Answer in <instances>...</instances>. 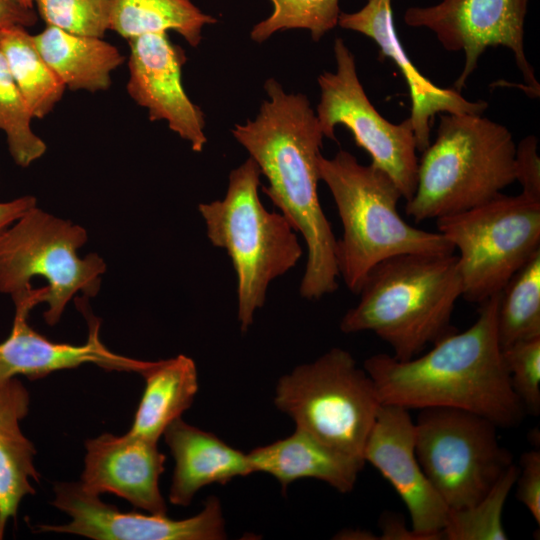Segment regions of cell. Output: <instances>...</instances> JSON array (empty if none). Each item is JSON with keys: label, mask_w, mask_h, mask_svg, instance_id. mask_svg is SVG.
Instances as JSON below:
<instances>
[{"label": "cell", "mask_w": 540, "mask_h": 540, "mask_svg": "<svg viewBox=\"0 0 540 540\" xmlns=\"http://www.w3.org/2000/svg\"><path fill=\"white\" fill-rule=\"evenodd\" d=\"M267 99L254 120L236 124L234 138L249 153L268 186L263 192L299 232L307 247L300 295L317 300L337 290V240L318 196L323 133L306 95L286 93L269 78Z\"/></svg>", "instance_id": "6da1fadb"}, {"label": "cell", "mask_w": 540, "mask_h": 540, "mask_svg": "<svg viewBox=\"0 0 540 540\" xmlns=\"http://www.w3.org/2000/svg\"><path fill=\"white\" fill-rule=\"evenodd\" d=\"M500 292L480 304L477 320L423 355L400 361L380 353L364 361L381 404L407 410L446 407L478 414L498 428L521 424L526 411L512 389L497 335Z\"/></svg>", "instance_id": "7a4b0ae2"}, {"label": "cell", "mask_w": 540, "mask_h": 540, "mask_svg": "<svg viewBox=\"0 0 540 540\" xmlns=\"http://www.w3.org/2000/svg\"><path fill=\"white\" fill-rule=\"evenodd\" d=\"M357 295L358 304L341 319V331H371L390 346L394 358L410 360L457 331L451 324L462 296L457 255L388 258L372 268Z\"/></svg>", "instance_id": "3957f363"}, {"label": "cell", "mask_w": 540, "mask_h": 540, "mask_svg": "<svg viewBox=\"0 0 540 540\" xmlns=\"http://www.w3.org/2000/svg\"><path fill=\"white\" fill-rule=\"evenodd\" d=\"M320 180L329 188L343 227L337 240L339 277L358 294L380 262L402 254H452L453 245L438 231L408 224L397 210L403 198L391 177L373 164L363 165L345 150L318 160Z\"/></svg>", "instance_id": "277c9868"}, {"label": "cell", "mask_w": 540, "mask_h": 540, "mask_svg": "<svg viewBox=\"0 0 540 540\" xmlns=\"http://www.w3.org/2000/svg\"><path fill=\"white\" fill-rule=\"evenodd\" d=\"M515 149L508 128L482 114L440 113L406 214L416 222L437 220L495 198L515 182Z\"/></svg>", "instance_id": "5b68a950"}, {"label": "cell", "mask_w": 540, "mask_h": 540, "mask_svg": "<svg viewBox=\"0 0 540 540\" xmlns=\"http://www.w3.org/2000/svg\"><path fill=\"white\" fill-rule=\"evenodd\" d=\"M261 171L248 158L229 174L222 200L200 203L198 210L213 246L224 249L237 278V317L247 332L263 307L267 289L293 268L302 256L296 231L280 212L260 201Z\"/></svg>", "instance_id": "8992f818"}, {"label": "cell", "mask_w": 540, "mask_h": 540, "mask_svg": "<svg viewBox=\"0 0 540 540\" xmlns=\"http://www.w3.org/2000/svg\"><path fill=\"white\" fill-rule=\"evenodd\" d=\"M87 240L81 225L34 206L0 232V292L13 299L33 288L32 278H44L40 304L48 305L43 316L54 326L77 293L100 290L106 263L97 253L79 256Z\"/></svg>", "instance_id": "52a82bcc"}, {"label": "cell", "mask_w": 540, "mask_h": 540, "mask_svg": "<svg viewBox=\"0 0 540 540\" xmlns=\"http://www.w3.org/2000/svg\"><path fill=\"white\" fill-rule=\"evenodd\" d=\"M274 403L296 427L362 459L381 405L369 374L341 348H332L282 376Z\"/></svg>", "instance_id": "ba28073f"}, {"label": "cell", "mask_w": 540, "mask_h": 540, "mask_svg": "<svg viewBox=\"0 0 540 540\" xmlns=\"http://www.w3.org/2000/svg\"><path fill=\"white\" fill-rule=\"evenodd\" d=\"M437 231L458 251L462 296L481 304L500 292L540 250V200L504 195L438 218Z\"/></svg>", "instance_id": "9c48e42d"}, {"label": "cell", "mask_w": 540, "mask_h": 540, "mask_svg": "<svg viewBox=\"0 0 540 540\" xmlns=\"http://www.w3.org/2000/svg\"><path fill=\"white\" fill-rule=\"evenodd\" d=\"M490 420L461 409H421L415 452L428 480L450 510L485 496L513 463Z\"/></svg>", "instance_id": "30bf717a"}, {"label": "cell", "mask_w": 540, "mask_h": 540, "mask_svg": "<svg viewBox=\"0 0 540 540\" xmlns=\"http://www.w3.org/2000/svg\"><path fill=\"white\" fill-rule=\"evenodd\" d=\"M336 71L318 78L320 101L316 117L324 137L335 140V127H347L371 157L374 166L387 173L408 201L417 183V147L411 119L394 124L385 119L367 97L356 71L355 58L342 38L333 46Z\"/></svg>", "instance_id": "8fae6325"}, {"label": "cell", "mask_w": 540, "mask_h": 540, "mask_svg": "<svg viewBox=\"0 0 540 540\" xmlns=\"http://www.w3.org/2000/svg\"><path fill=\"white\" fill-rule=\"evenodd\" d=\"M529 0H441L430 6L406 9L404 23L432 31L450 52H464L463 69L454 83L461 93L488 47L512 51L526 92L538 97L540 85L524 49V24Z\"/></svg>", "instance_id": "7c38bea8"}, {"label": "cell", "mask_w": 540, "mask_h": 540, "mask_svg": "<svg viewBox=\"0 0 540 540\" xmlns=\"http://www.w3.org/2000/svg\"><path fill=\"white\" fill-rule=\"evenodd\" d=\"M52 504L71 521L64 525H40L39 532L84 536L94 540H221L226 538L220 501L209 497L196 515L175 520L160 514L122 512L86 491L80 482L54 486Z\"/></svg>", "instance_id": "4fadbf2b"}, {"label": "cell", "mask_w": 540, "mask_h": 540, "mask_svg": "<svg viewBox=\"0 0 540 540\" xmlns=\"http://www.w3.org/2000/svg\"><path fill=\"white\" fill-rule=\"evenodd\" d=\"M369 462L405 504L411 528L426 540L443 539L449 508L425 475L415 452L409 410L381 404L363 449Z\"/></svg>", "instance_id": "5bb4252c"}, {"label": "cell", "mask_w": 540, "mask_h": 540, "mask_svg": "<svg viewBox=\"0 0 540 540\" xmlns=\"http://www.w3.org/2000/svg\"><path fill=\"white\" fill-rule=\"evenodd\" d=\"M128 43V95L147 110L150 121L165 120L194 152H201L207 143L205 118L182 84L185 51L171 42L167 32L145 34Z\"/></svg>", "instance_id": "9a60e30c"}, {"label": "cell", "mask_w": 540, "mask_h": 540, "mask_svg": "<svg viewBox=\"0 0 540 540\" xmlns=\"http://www.w3.org/2000/svg\"><path fill=\"white\" fill-rule=\"evenodd\" d=\"M77 307L88 323V338L84 344L72 345L50 341L28 323L33 309L25 302H17L11 331L0 342V384L23 375L39 379L52 372L95 364L105 370L137 372L143 374L154 361L138 360L109 350L100 340V320L92 315L82 298H76Z\"/></svg>", "instance_id": "2e32d148"}, {"label": "cell", "mask_w": 540, "mask_h": 540, "mask_svg": "<svg viewBox=\"0 0 540 540\" xmlns=\"http://www.w3.org/2000/svg\"><path fill=\"white\" fill-rule=\"evenodd\" d=\"M80 484L95 495L113 493L137 508L167 515L159 478L166 457L152 442L129 431L123 436L104 433L85 442Z\"/></svg>", "instance_id": "e0dca14e"}, {"label": "cell", "mask_w": 540, "mask_h": 540, "mask_svg": "<svg viewBox=\"0 0 540 540\" xmlns=\"http://www.w3.org/2000/svg\"><path fill=\"white\" fill-rule=\"evenodd\" d=\"M392 0H368L358 11L341 12L338 25L361 33L379 46L381 54L398 67L409 88L411 119L416 147L424 151L430 144V130L438 113L481 115L488 107L485 101H469L455 89L436 86L413 65L397 35Z\"/></svg>", "instance_id": "ac0fdd59"}, {"label": "cell", "mask_w": 540, "mask_h": 540, "mask_svg": "<svg viewBox=\"0 0 540 540\" xmlns=\"http://www.w3.org/2000/svg\"><path fill=\"white\" fill-rule=\"evenodd\" d=\"M163 435L175 460L169 491L174 505L188 506L204 486L225 484L252 473L247 454L187 424L181 417L171 422Z\"/></svg>", "instance_id": "d6986e66"}, {"label": "cell", "mask_w": 540, "mask_h": 540, "mask_svg": "<svg viewBox=\"0 0 540 540\" xmlns=\"http://www.w3.org/2000/svg\"><path fill=\"white\" fill-rule=\"evenodd\" d=\"M247 458L252 473L272 475L283 490L298 479L314 478L341 493L353 490L365 464L298 427L284 439L253 449Z\"/></svg>", "instance_id": "ffe728a7"}, {"label": "cell", "mask_w": 540, "mask_h": 540, "mask_svg": "<svg viewBox=\"0 0 540 540\" xmlns=\"http://www.w3.org/2000/svg\"><path fill=\"white\" fill-rule=\"evenodd\" d=\"M29 404V392L17 377L0 384V540L23 498L35 494L31 480L39 481L36 450L20 427Z\"/></svg>", "instance_id": "44dd1931"}, {"label": "cell", "mask_w": 540, "mask_h": 540, "mask_svg": "<svg viewBox=\"0 0 540 540\" xmlns=\"http://www.w3.org/2000/svg\"><path fill=\"white\" fill-rule=\"evenodd\" d=\"M54 73L72 91H106L112 73L125 61L120 50L103 38L71 34L52 26L33 35Z\"/></svg>", "instance_id": "7402d4cb"}, {"label": "cell", "mask_w": 540, "mask_h": 540, "mask_svg": "<svg viewBox=\"0 0 540 540\" xmlns=\"http://www.w3.org/2000/svg\"><path fill=\"white\" fill-rule=\"evenodd\" d=\"M142 376L146 385L130 433L158 442L167 426L190 408L198 392L194 361L185 355L154 361Z\"/></svg>", "instance_id": "603a6c76"}, {"label": "cell", "mask_w": 540, "mask_h": 540, "mask_svg": "<svg viewBox=\"0 0 540 540\" xmlns=\"http://www.w3.org/2000/svg\"><path fill=\"white\" fill-rule=\"evenodd\" d=\"M216 21L191 0H112L110 30L127 40L171 30L197 47L203 27Z\"/></svg>", "instance_id": "cb8c5ba5"}, {"label": "cell", "mask_w": 540, "mask_h": 540, "mask_svg": "<svg viewBox=\"0 0 540 540\" xmlns=\"http://www.w3.org/2000/svg\"><path fill=\"white\" fill-rule=\"evenodd\" d=\"M0 51L33 119L49 115L66 88L39 52L33 35L22 26L3 29Z\"/></svg>", "instance_id": "d4e9b609"}, {"label": "cell", "mask_w": 540, "mask_h": 540, "mask_svg": "<svg viewBox=\"0 0 540 540\" xmlns=\"http://www.w3.org/2000/svg\"><path fill=\"white\" fill-rule=\"evenodd\" d=\"M497 335L501 349L540 337V250L500 291Z\"/></svg>", "instance_id": "484cf974"}, {"label": "cell", "mask_w": 540, "mask_h": 540, "mask_svg": "<svg viewBox=\"0 0 540 540\" xmlns=\"http://www.w3.org/2000/svg\"><path fill=\"white\" fill-rule=\"evenodd\" d=\"M518 466L512 463L490 491L476 503L449 510L442 531L448 540H507L502 515L505 502L514 487Z\"/></svg>", "instance_id": "4316f807"}, {"label": "cell", "mask_w": 540, "mask_h": 540, "mask_svg": "<svg viewBox=\"0 0 540 540\" xmlns=\"http://www.w3.org/2000/svg\"><path fill=\"white\" fill-rule=\"evenodd\" d=\"M33 117L0 51V130L16 165L26 168L40 159L47 146L32 129Z\"/></svg>", "instance_id": "83f0119b"}, {"label": "cell", "mask_w": 540, "mask_h": 540, "mask_svg": "<svg viewBox=\"0 0 540 540\" xmlns=\"http://www.w3.org/2000/svg\"><path fill=\"white\" fill-rule=\"evenodd\" d=\"M272 14L253 26L250 37L262 43L275 32L288 29H306L318 42L338 25L339 0H270Z\"/></svg>", "instance_id": "f1b7e54d"}, {"label": "cell", "mask_w": 540, "mask_h": 540, "mask_svg": "<svg viewBox=\"0 0 540 540\" xmlns=\"http://www.w3.org/2000/svg\"><path fill=\"white\" fill-rule=\"evenodd\" d=\"M47 26L87 37L103 38L110 30L112 0H34Z\"/></svg>", "instance_id": "f546056e"}, {"label": "cell", "mask_w": 540, "mask_h": 540, "mask_svg": "<svg viewBox=\"0 0 540 540\" xmlns=\"http://www.w3.org/2000/svg\"><path fill=\"white\" fill-rule=\"evenodd\" d=\"M502 359L515 394L526 413H540V337L501 349Z\"/></svg>", "instance_id": "4dcf8cb0"}, {"label": "cell", "mask_w": 540, "mask_h": 540, "mask_svg": "<svg viewBox=\"0 0 540 540\" xmlns=\"http://www.w3.org/2000/svg\"><path fill=\"white\" fill-rule=\"evenodd\" d=\"M515 181L521 185V193L540 200V157L538 139L533 135L524 137L515 149Z\"/></svg>", "instance_id": "1f68e13d"}, {"label": "cell", "mask_w": 540, "mask_h": 540, "mask_svg": "<svg viewBox=\"0 0 540 540\" xmlns=\"http://www.w3.org/2000/svg\"><path fill=\"white\" fill-rule=\"evenodd\" d=\"M521 470L514 486L516 497L530 512L536 523L540 524V451L525 452L520 460Z\"/></svg>", "instance_id": "d6a6232c"}, {"label": "cell", "mask_w": 540, "mask_h": 540, "mask_svg": "<svg viewBox=\"0 0 540 540\" xmlns=\"http://www.w3.org/2000/svg\"><path fill=\"white\" fill-rule=\"evenodd\" d=\"M38 21L34 7L23 0H0V31L13 26L29 28Z\"/></svg>", "instance_id": "836d02e7"}, {"label": "cell", "mask_w": 540, "mask_h": 540, "mask_svg": "<svg viewBox=\"0 0 540 540\" xmlns=\"http://www.w3.org/2000/svg\"><path fill=\"white\" fill-rule=\"evenodd\" d=\"M382 540H426L425 537L408 528L405 519L398 514L385 512L379 521Z\"/></svg>", "instance_id": "e575fe53"}, {"label": "cell", "mask_w": 540, "mask_h": 540, "mask_svg": "<svg viewBox=\"0 0 540 540\" xmlns=\"http://www.w3.org/2000/svg\"><path fill=\"white\" fill-rule=\"evenodd\" d=\"M37 205V199L31 195L0 202V232L9 227L24 213Z\"/></svg>", "instance_id": "d590c367"}, {"label": "cell", "mask_w": 540, "mask_h": 540, "mask_svg": "<svg viewBox=\"0 0 540 540\" xmlns=\"http://www.w3.org/2000/svg\"><path fill=\"white\" fill-rule=\"evenodd\" d=\"M27 5L34 7V0H23Z\"/></svg>", "instance_id": "8d00e7d4"}]
</instances>
